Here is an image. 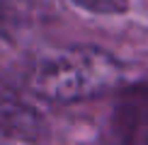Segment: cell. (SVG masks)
<instances>
[{"mask_svg":"<svg viewBox=\"0 0 148 145\" xmlns=\"http://www.w3.org/2000/svg\"><path fill=\"white\" fill-rule=\"evenodd\" d=\"M119 63L95 46L71 48L41 63L32 87L49 102H80L104 94L119 82Z\"/></svg>","mask_w":148,"mask_h":145,"instance_id":"6da1fadb","label":"cell"},{"mask_svg":"<svg viewBox=\"0 0 148 145\" xmlns=\"http://www.w3.org/2000/svg\"><path fill=\"white\" fill-rule=\"evenodd\" d=\"M73 3L97 15H121L129 10V0H73Z\"/></svg>","mask_w":148,"mask_h":145,"instance_id":"7a4b0ae2","label":"cell"}]
</instances>
